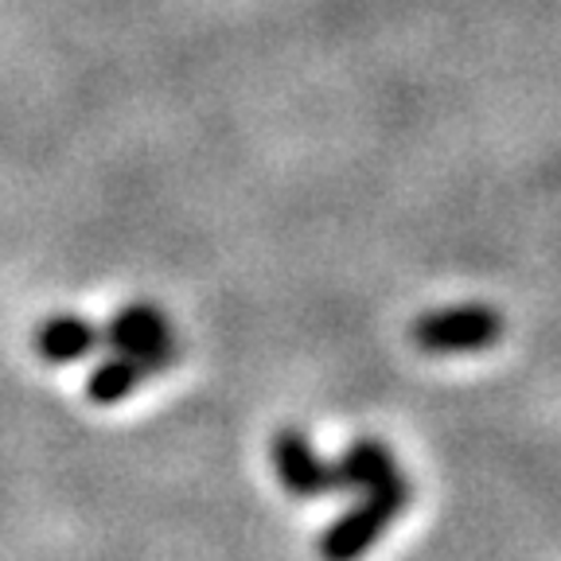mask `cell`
Here are the masks:
<instances>
[{
	"mask_svg": "<svg viewBox=\"0 0 561 561\" xmlns=\"http://www.w3.org/2000/svg\"><path fill=\"white\" fill-rule=\"evenodd\" d=\"M102 343L114 355L137 359L149 375H164L175 363L172 324H168V316L157 305H145V300H133V305L117 308L114 320L102 328Z\"/></svg>",
	"mask_w": 561,
	"mask_h": 561,
	"instance_id": "cell-3",
	"label": "cell"
},
{
	"mask_svg": "<svg viewBox=\"0 0 561 561\" xmlns=\"http://www.w3.org/2000/svg\"><path fill=\"white\" fill-rule=\"evenodd\" d=\"M413 500V483L405 476H390L378 488L363 491V500L355 507H347L340 518L328 523V530L320 535L316 550L324 561H359L375 542H382V535L394 526L398 515H405Z\"/></svg>",
	"mask_w": 561,
	"mask_h": 561,
	"instance_id": "cell-1",
	"label": "cell"
},
{
	"mask_svg": "<svg viewBox=\"0 0 561 561\" xmlns=\"http://www.w3.org/2000/svg\"><path fill=\"white\" fill-rule=\"evenodd\" d=\"M390 476H398V460L390 453V445H382L378 437H363L332 460V480L335 491H370L378 483H386Z\"/></svg>",
	"mask_w": 561,
	"mask_h": 561,
	"instance_id": "cell-6",
	"label": "cell"
},
{
	"mask_svg": "<svg viewBox=\"0 0 561 561\" xmlns=\"http://www.w3.org/2000/svg\"><path fill=\"white\" fill-rule=\"evenodd\" d=\"M149 378L152 375L140 367L137 359H129V355H110V359H102L87 375V398L94 405H117V402H125L140 382H149Z\"/></svg>",
	"mask_w": 561,
	"mask_h": 561,
	"instance_id": "cell-7",
	"label": "cell"
},
{
	"mask_svg": "<svg viewBox=\"0 0 561 561\" xmlns=\"http://www.w3.org/2000/svg\"><path fill=\"white\" fill-rule=\"evenodd\" d=\"M35 355L51 367H70V363L87 359L90 351L102 347V328H94L82 316H47L44 324L35 328Z\"/></svg>",
	"mask_w": 561,
	"mask_h": 561,
	"instance_id": "cell-5",
	"label": "cell"
},
{
	"mask_svg": "<svg viewBox=\"0 0 561 561\" xmlns=\"http://www.w3.org/2000/svg\"><path fill=\"white\" fill-rule=\"evenodd\" d=\"M503 316L491 305H448L421 312L410 335L425 355H476L500 343Z\"/></svg>",
	"mask_w": 561,
	"mask_h": 561,
	"instance_id": "cell-2",
	"label": "cell"
},
{
	"mask_svg": "<svg viewBox=\"0 0 561 561\" xmlns=\"http://www.w3.org/2000/svg\"><path fill=\"white\" fill-rule=\"evenodd\" d=\"M270 460L273 476L280 480V488L289 491L293 500H320L328 491H335L332 465L320 460V453L312 448V440L300 430H277L270 440Z\"/></svg>",
	"mask_w": 561,
	"mask_h": 561,
	"instance_id": "cell-4",
	"label": "cell"
}]
</instances>
